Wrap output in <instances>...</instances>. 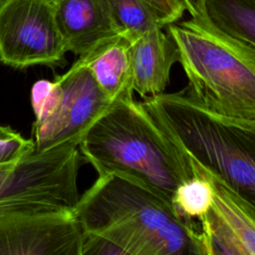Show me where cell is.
Here are the masks:
<instances>
[{
	"instance_id": "1",
	"label": "cell",
	"mask_w": 255,
	"mask_h": 255,
	"mask_svg": "<svg viewBox=\"0 0 255 255\" xmlns=\"http://www.w3.org/2000/svg\"><path fill=\"white\" fill-rule=\"evenodd\" d=\"M73 212L84 234L82 255L204 254L199 226L124 175H99Z\"/></svg>"
},
{
	"instance_id": "2",
	"label": "cell",
	"mask_w": 255,
	"mask_h": 255,
	"mask_svg": "<svg viewBox=\"0 0 255 255\" xmlns=\"http://www.w3.org/2000/svg\"><path fill=\"white\" fill-rule=\"evenodd\" d=\"M79 147L99 175L129 177L172 205L177 187L193 176L185 157L134 99L115 102L87 130Z\"/></svg>"
},
{
	"instance_id": "3",
	"label": "cell",
	"mask_w": 255,
	"mask_h": 255,
	"mask_svg": "<svg viewBox=\"0 0 255 255\" xmlns=\"http://www.w3.org/2000/svg\"><path fill=\"white\" fill-rule=\"evenodd\" d=\"M166 31L188 81L186 95L215 116L255 127V48L207 18L175 22Z\"/></svg>"
},
{
	"instance_id": "4",
	"label": "cell",
	"mask_w": 255,
	"mask_h": 255,
	"mask_svg": "<svg viewBox=\"0 0 255 255\" xmlns=\"http://www.w3.org/2000/svg\"><path fill=\"white\" fill-rule=\"evenodd\" d=\"M141 104L191 169L217 177L255 209V127L207 112L184 90L148 97Z\"/></svg>"
},
{
	"instance_id": "5",
	"label": "cell",
	"mask_w": 255,
	"mask_h": 255,
	"mask_svg": "<svg viewBox=\"0 0 255 255\" xmlns=\"http://www.w3.org/2000/svg\"><path fill=\"white\" fill-rule=\"evenodd\" d=\"M82 159L79 143L69 141L0 165V214L73 211Z\"/></svg>"
},
{
	"instance_id": "6",
	"label": "cell",
	"mask_w": 255,
	"mask_h": 255,
	"mask_svg": "<svg viewBox=\"0 0 255 255\" xmlns=\"http://www.w3.org/2000/svg\"><path fill=\"white\" fill-rule=\"evenodd\" d=\"M64 46L52 0H0V62L15 69L61 66Z\"/></svg>"
},
{
	"instance_id": "7",
	"label": "cell",
	"mask_w": 255,
	"mask_h": 255,
	"mask_svg": "<svg viewBox=\"0 0 255 255\" xmlns=\"http://www.w3.org/2000/svg\"><path fill=\"white\" fill-rule=\"evenodd\" d=\"M57 78L62 88L61 99L54 114L44 123L34 126L35 151L69 141L80 143L92 125L114 104L80 59Z\"/></svg>"
},
{
	"instance_id": "8",
	"label": "cell",
	"mask_w": 255,
	"mask_h": 255,
	"mask_svg": "<svg viewBox=\"0 0 255 255\" xmlns=\"http://www.w3.org/2000/svg\"><path fill=\"white\" fill-rule=\"evenodd\" d=\"M83 237L70 210L0 214V255H82Z\"/></svg>"
},
{
	"instance_id": "9",
	"label": "cell",
	"mask_w": 255,
	"mask_h": 255,
	"mask_svg": "<svg viewBox=\"0 0 255 255\" xmlns=\"http://www.w3.org/2000/svg\"><path fill=\"white\" fill-rule=\"evenodd\" d=\"M213 185V202L199 222L204 254L255 255V209L221 180L201 169Z\"/></svg>"
},
{
	"instance_id": "10",
	"label": "cell",
	"mask_w": 255,
	"mask_h": 255,
	"mask_svg": "<svg viewBox=\"0 0 255 255\" xmlns=\"http://www.w3.org/2000/svg\"><path fill=\"white\" fill-rule=\"evenodd\" d=\"M55 14L67 52L78 56L121 34L106 0H57Z\"/></svg>"
},
{
	"instance_id": "11",
	"label": "cell",
	"mask_w": 255,
	"mask_h": 255,
	"mask_svg": "<svg viewBox=\"0 0 255 255\" xmlns=\"http://www.w3.org/2000/svg\"><path fill=\"white\" fill-rule=\"evenodd\" d=\"M175 63H178L177 47L162 29L149 31L132 40L133 92L142 99L164 93Z\"/></svg>"
},
{
	"instance_id": "12",
	"label": "cell",
	"mask_w": 255,
	"mask_h": 255,
	"mask_svg": "<svg viewBox=\"0 0 255 255\" xmlns=\"http://www.w3.org/2000/svg\"><path fill=\"white\" fill-rule=\"evenodd\" d=\"M131 42L126 35L119 34L79 57L113 103L133 99Z\"/></svg>"
},
{
	"instance_id": "13",
	"label": "cell",
	"mask_w": 255,
	"mask_h": 255,
	"mask_svg": "<svg viewBox=\"0 0 255 255\" xmlns=\"http://www.w3.org/2000/svg\"><path fill=\"white\" fill-rule=\"evenodd\" d=\"M206 18L217 28L255 48V3L252 0H204Z\"/></svg>"
},
{
	"instance_id": "14",
	"label": "cell",
	"mask_w": 255,
	"mask_h": 255,
	"mask_svg": "<svg viewBox=\"0 0 255 255\" xmlns=\"http://www.w3.org/2000/svg\"><path fill=\"white\" fill-rule=\"evenodd\" d=\"M120 29L131 41L165 24L156 10L145 0H106Z\"/></svg>"
},
{
	"instance_id": "15",
	"label": "cell",
	"mask_w": 255,
	"mask_h": 255,
	"mask_svg": "<svg viewBox=\"0 0 255 255\" xmlns=\"http://www.w3.org/2000/svg\"><path fill=\"white\" fill-rule=\"evenodd\" d=\"M213 185L201 172L181 183L174 192L172 203L177 213L190 222H200L209 212L213 202Z\"/></svg>"
},
{
	"instance_id": "16",
	"label": "cell",
	"mask_w": 255,
	"mask_h": 255,
	"mask_svg": "<svg viewBox=\"0 0 255 255\" xmlns=\"http://www.w3.org/2000/svg\"><path fill=\"white\" fill-rule=\"evenodd\" d=\"M62 95L61 84L56 77L53 81L39 80L31 89V104L35 114L34 126L48 120L56 111Z\"/></svg>"
},
{
	"instance_id": "17",
	"label": "cell",
	"mask_w": 255,
	"mask_h": 255,
	"mask_svg": "<svg viewBox=\"0 0 255 255\" xmlns=\"http://www.w3.org/2000/svg\"><path fill=\"white\" fill-rule=\"evenodd\" d=\"M35 150V141L24 138L20 133L0 139V165L18 161Z\"/></svg>"
},
{
	"instance_id": "18",
	"label": "cell",
	"mask_w": 255,
	"mask_h": 255,
	"mask_svg": "<svg viewBox=\"0 0 255 255\" xmlns=\"http://www.w3.org/2000/svg\"><path fill=\"white\" fill-rule=\"evenodd\" d=\"M151 5L162 19L165 27L177 22L186 11L181 0H145Z\"/></svg>"
},
{
	"instance_id": "19",
	"label": "cell",
	"mask_w": 255,
	"mask_h": 255,
	"mask_svg": "<svg viewBox=\"0 0 255 255\" xmlns=\"http://www.w3.org/2000/svg\"><path fill=\"white\" fill-rule=\"evenodd\" d=\"M185 10L194 18H206L204 10V0H181Z\"/></svg>"
},
{
	"instance_id": "20",
	"label": "cell",
	"mask_w": 255,
	"mask_h": 255,
	"mask_svg": "<svg viewBox=\"0 0 255 255\" xmlns=\"http://www.w3.org/2000/svg\"><path fill=\"white\" fill-rule=\"evenodd\" d=\"M16 133H17V131L12 129L10 127L0 126V139L11 137V136L15 135Z\"/></svg>"
},
{
	"instance_id": "21",
	"label": "cell",
	"mask_w": 255,
	"mask_h": 255,
	"mask_svg": "<svg viewBox=\"0 0 255 255\" xmlns=\"http://www.w3.org/2000/svg\"><path fill=\"white\" fill-rule=\"evenodd\" d=\"M52 1H54V2H56V1H57V0H52Z\"/></svg>"
},
{
	"instance_id": "22",
	"label": "cell",
	"mask_w": 255,
	"mask_h": 255,
	"mask_svg": "<svg viewBox=\"0 0 255 255\" xmlns=\"http://www.w3.org/2000/svg\"><path fill=\"white\" fill-rule=\"evenodd\" d=\"M252 1H253V2H254V3H255V0H252Z\"/></svg>"
}]
</instances>
